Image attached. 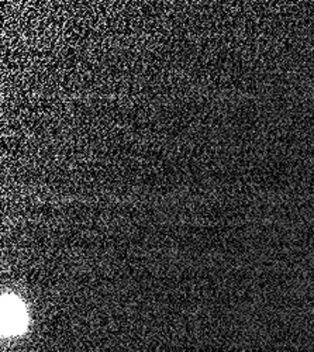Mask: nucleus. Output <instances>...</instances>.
<instances>
[{
	"mask_svg": "<svg viewBox=\"0 0 314 352\" xmlns=\"http://www.w3.org/2000/svg\"><path fill=\"white\" fill-rule=\"evenodd\" d=\"M27 324V314L20 300L5 296L2 300V331L3 336L14 337L23 333Z\"/></svg>",
	"mask_w": 314,
	"mask_h": 352,
	"instance_id": "nucleus-1",
	"label": "nucleus"
}]
</instances>
